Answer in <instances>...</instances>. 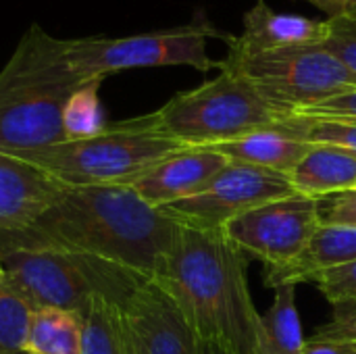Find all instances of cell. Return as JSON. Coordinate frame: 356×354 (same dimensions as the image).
Instances as JSON below:
<instances>
[{
  "label": "cell",
  "instance_id": "1",
  "mask_svg": "<svg viewBox=\"0 0 356 354\" xmlns=\"http://www.w3.org/2000/svg\"><path fill=\"white\" fill-rule=\"evenodd\" d=\"M179 223L131 186L63 188L25 227L0 232V248H60L154 280Z\"/></svg>",
  "mask_w": 356,
  "mask_h": 354
},
{
  "label": "cell",
  "instance_id": "2",
  "mask_svg": "<svg viewBox=\"0 0 356 354\" xmlns=\"http://www.w3.org/2000/svg\"><path fill=\"white\" fill-rule=\"evenodd\" d=\"M246 257L223 230L179 232L152 282L184 313L200 342L232 354H257L261 313L250 296Z\"/></svg>",
  "mask_w": 356,
  "mask_h": 354
},
{
  "label": "cell",
  "instance_id": "3",
  "mask_svg": "<svg viewBox=\"0 0 356 354\" xmlns=\"http://www.w3.org/2000/svg\"><path fill=\"white\" fill-rule=\"evenodd\" d=\"M79 83L67 40L29 25L0 71V152L25 154L65 142L63 108Z\"/></svg>",
  "mask_w": 356,
  "mask_h": 354
},
{
  "label": "cell",
  "instance_id": "4",
  "mask_svg": "<svg viewBox=\"0 0 356 354\" xmlns=\"http://www.w3.org/2000/svg\"><path fill=\"white\" fill-rule=\"evenodd\" d=\"M177 140L167 136L154 113L106 123L90 138L67 140L35 152L10 154L40 169L65 188L86 186H129L142 173L181 150Z\"/></svg>",
  "mask_w": 356,
  "mask_h": 354
},
{
  "label": "cell",
  "instance_id": "5",
  "mask_svg": "<svg viewBox=\"0 0 356 354\" xmlns=\"http://www.w3.org/2000/svg\"><path fill=\"white\" fill-rule=\"evenodd\" d=\"M2 275L35 307L83 313L102 298L119 309L144 284L115 263L60 248H0Z\"/></svg>",
  "mask_w": 356,
  "mask_h": 354
},
{
  "label": "cell",
  "instance_id": "6",
  "mask_svg": "<svg viewBox=\"0 0 356 354\" xmlns=\"http://www.w3.org/2000/svg\"><path fill=\"white\" fill-rule=\"evenodd\" d=\"M219 75L177 92L159 111V127L181 146L211 148L271 127L284 117L238 71L219 65Z\"/></svg>",
  "mask_w": 356,
  "mask_h": 354
},
{
  "label": "cell",
  "instance_id": "7",
  "mask_svg": "<svg viewBox=\"0 0 356 354\" xmlns=\"http://www.w3.org/2000/svg\"><path fill=\"white\" fill-rule=\"evenodd\" d=\"M219 65L246 77L282 117L302 113L356 90L355 75L323 44L286 46L250 54L229 52Z\"/></svg>",
  "mask_w": 356,
  "mask_h": 354
},
{
  "label": "cell",
  "instance_id": "8",
  "mask_svg": "<svg viewBox=\"0 0 356 354\" xmlns=\"http://www.w3.org/2000/svg\"><path fill=\"white\" fill-rule=\"evenodd\" d=\"M225 38L204 17L188 25L134 33L121 38L92 35L67 40V61L79 81L106 79L113 73L146 67H192L211 71L217 63L209 56V40Z\"/></svg>",
  "mask_w": 356,
  "mask_h": 354
},
{
  "label": "cell",
  "instance_id": "9",
  "mask_svg": "<svg viewBox=\"0 0 356 354\" xmlns=\"http://www.w3.org/2000/svg\"><path fill=\"white\" fill-rule=\"evenodd\" d=\"M321 227V200L290 194L261 204L223 227V234L250 259L265 263V269H280L294 263Z\"/></svg>",
  "mask_w": 356,
  "mask_h": 354
},
{
  "label": "cell",
  "instance_id": "10",
  "mask_svg": "<svg viewBox=\"0 0 356 354\" xmlns=\"http://www.w3.org/2000/svg\"><path fill=\"white\" fill-rule=\"evenodd\" d=\"M296 194L288 175L229 161L225 169L200 194L165 207L163 211L179 225L196 230H223L236 217Z\"/></svg>",
  "mask_w": 356,
  "mask_h": 354
},
{
  "label": "cell",
  "instance_id": "11",
  "mask_svg": "<svg viewBox=\"0 0 356 354\" xmlns=\"http://www.w3.org/2000/svg\"><path fill=\"white\" fill-rule=\"evenodd\" d=\"M125 354H200V340L169 294L144 282L121 307Z\"/></svg>",
  "mask_w": 356,
  "mask_h": 354
},
{
  "label": "cell",
  "instance_id": "12",
  "mask_svg": "<svg viewBox=\"0 0 356 354\" xmlns=\"http://www.w3.org/2000/svg\"><path fill=\"white\" fill-rule=\"evenodd\" d=\"M227 163L229 159L213 148L186 146L142 173L129 186L152 207L165 209L207 190Z\"/></svg>",
  "mask_w": 356,
  "mask_h": 354
},
{
  "label": "cell",
  "instance_id": "13",
  "mask_svg": "<svg viewBox=\"0 0 356 354\" xmlns=\"http://www.w3.org/2000/svg\"><path fill=\"white\" fill-rule=\"evenodd\" d=\"M242 33L232 35L229 52L250 54L263 50H275L286 46L323 44L327 23L300 15H286L273 10L265 0H259L242 17Z\"/></svg>",
  "mask_w": 356,
  "mask_h": 354
},
{
  "label": "cell",
  "instance_id": "14",
  "mask_svg": "<svg viewBox=\"0 0 356 354\" xmlns=\"http://www.w3.org/2000/svg\"><path fill=\"white\" fill-rule=\"evenodd\" d=\"M63 188L40 169L0 152V232L29 225Z\"/></svg>",
  "mask_w": 356,
  "mask_h": 354
},
{
  "label": "cell",
  "instance_id": "15",
  "mask_svg": "<svg viewBox=\"0 0 356 354\" xmlns=\"http://www.w3.org/2000/svg\"><path fill=\"white\" fill-rule=\"evenodd\" d=\"M356 261V230L340 225H321L307 250L290 265L265 269V280L271 288L277 284L313 282L319 273L350 265Z\"/></svg>",
  "mask_w": 356,
  "mask_h": 354
},
{
  "label": "cell",
  "instance_id": "16",
  "mask_svg": "<svg viewBox=\"0 0 356 354\" xmlns=\"http://www.w3.org/2000/svg\"><path fill=\"white\" fill-rule=\"evenodd\" d=\"M288 179L296 194L325 200L356 188V154L338 146L313 144Z\"/></svg>",
  "mask_w": 356,
  "mask_h": 354
},
{
  "label": "cell",
  "instance_id": "17",
  "mask_svg": "<svg viewBox=\"0 0 356 354\" xmlns=\"http://www.w3.org/2000/svg\"><path fill=\"white\" fill-rule=\"evenodd\" d=\"M311 146L313 144H307L305 140L290 134L282 123H275L271 127L252 131L248 136L211 148L225 154L229 161L288 175L298 165V161L311 150Z\"/></svg>",
  "mask_w": 356,
  "mask_h": 354
},
{
  "label": "cell",
  "instance_id": "18",
  "mask_svg": "<svg viewBox=\"0 0 356 354\" xmlns=\"http://www.w3.org/2000/svg\"><path fill=\"white\" fill-rule=\"evenodd\" d=\"M305 342L296 309V284H277L271 307L261 315L257 354H302Z\"/></svg>",
  "mask_w": 356,
  "mask_h": 354
},
{
  "label": "cell",
  "instance_id": "19",
  "mask_svg": "<svg viewBox=\"0 0 356 354\" xmlns=\"http://www.w3.org/2000/svg\"><path fill=\"white\" fill-rule=\"evenodd\" d=\"M27 354H81V317L63 309H35Z\"/></svg>",
  "mask_w": 356,
  "mask_h": 354
},
{
  "label": "cell",
  "instance_id": "20",
  "mask_svg": "<svg viewBox=\"0 0 356 354\" xmlns=\"http://www.w3.org/2000/svg\"><path fill=\"white\" fill-rule=\"evenodd\" d=\"M81 317V354H125L121 309L96 298Z\"/></svg>",
  "mask_w": 356,
  "mask_h": 354
},
{
  "label": "cell",
  "instance_id": "21",
  "mask_svg": "<svg viewBox=\"0 0 356 354\" xmlns=\"http://www.w3.org/2000/svg\"><path fill=\"white\" fill-rule=\"evenodd\" d=\"M100 86L102 79H90L79 83L69 94L63 108L65 142L90 138L106 127V117L100 102Z\"/></svg>",
  "mask_w": 356,
  "mask_h": 354
},
{
  "label": "cell",
  "instance_id": "22",
  "mask_svg": "<svg viewBox=\"0 0 356 354\" xmlns=\"http://www.w3.org/2000/svg\"><path fill=\"white\" fill-rule=\"evenodd\" d=\"M35 307L0 275V354H27Z\"/></svg>",
  "mask_w": 356,
  "mask_h": 354
},
{
  "label": "cell",
  "instance_id": "23",
  "mask_svg": "<svg viewBox=\"0 0 356 354\" xmlns=\"http://www.w3.org/2000/svg\"><path fill=\"white\" fill-rule=\"evenodd\" d=\"M290 134L305 140L307 144L338 146L356 154V123L336 119H311V117H284L280 121Z\"/></svg>",
  "mask_w": 356,
  "mask_h": 354
},
{
  "label": "cell",
  "instance_id": "24",
  "mask_svg": "<svg viewBox=\"0 0 356 354\" xmlns=\"http://www.w3.org/2000/svg\"><path fill=\"white\" fill-rule=\"evenodd\" d=\"M327 33L323 46L336 54L356 77V13H346L325 19Z\"/></svg>",
  "mask_w": 356,
  "mask_h": 354
},
{
  "label": "cell",
  "instance_id": "25",
  "mask_svg": "<svg viewBox=\"0 0 356 354\" xmlns=\"http://www.w3.org/2000/svg\"><path fill=\"white\" fill-rule=\"evenodd\" d=\"M313 282L334 309L356 307V261L350 265L327 269Z\"/></svg>",
  "mask_w": 356,
  "mask_h": 354
},
{
  "label": "cell",
  "instance_id": "26",
  "mask_svg": "<svg viewBox=\"0 0 356 354\" xmlns=\"http://www.w3.org/2000/svg\"><path fill=\"white\" fill-rule=\"evenodd\" d=\"M321 225L356 230V188L321 200Z\"/></svg>",
  "mask_w": 356,
  "mask_h": 354
},
{
  "label": "cell",
  "instance_id": "27",
  "mask_svg": "<svg viewBox=\"0 0 356 354\" xmlns=\"http://www.w3.org/2000/svg\"><path fill=\"white\" fill-rule=\"evenodd\" d=\"M296 117H311V119H336V121H353L356 123V90L330 98L313 108L296 113Z\"/></svg>",
  "mask_w": 356,
  "mask_h": 354
},
{
  "label": "cell",
  "instance_id": "28",
  "mask_svg": "<svg viewBox=\"0 0 356 354\" xmlns=\"http://www.w3.org/2000/svg\"><path fill=\"white\" fill-rule=\"evenodd\" d=\"M356 344L348 338L338 336L327 325H323L315 336L307 338L302 354H355Z\"/></svg>",
  "mask_w": 356,
  "mask_h": 354
},
{
  "label": "cell",
  "instance_id": "29",
  "mask_svg": "<svg viewBox=\"0 0 356 354\" xmlns=\"http://www.w3.org/2000/svg\"><path fill=\"white\" fill-rule=\"evenodd\" d=\"M332 332H336L342 338H348L356 344V307H342L336 309L334 319L327 323Z\"/></svg>",
  "mask_w": 356,
  "mask_h": 354
},
{
  "label": "cell",
  "instance_id": "30",
  "mask_svg": "<svg viewBox=\"0 0 356 354\" xmlns=\"http://www.w3.org/2000/svg\"><path fill=\"white\" fill-rule=\"evenodd\" d=\"M305 2L323 10L327 15V19L346 15V13H356V0H305Z\"/></svg>",
  "mask_w": 356,
  "mask_h": 354
},
{
  "label": "cell",
  "instance_id": "31",
  "mask_svg": "<svg viewBox=\"0 0 356 354\" xmlns=\"http://www.w3.org/2000/svg\"><path fill=\"white\" fill-rule=\"evenodd\" d=\"M200 354H232L229 351H225L221 344L215 342H200Z\"/></svg>",
  "mask_w": 356,
  "mask_h": 354
},
{
  "label": "cell",
  "instance_id": "32",
  "mask_svg": "<svg viewBox=\"0 0 356 354\" xmlns=\"http://www.w3.org/2000/svg\"><path fill=\"white\" fill-rule=\"evenodd\" d=\"M0 275H2V267H0Z\"/></svg>",
  "mask_w": 356,
  "mask_h": 354
},
{
  "label": "cell",
  "instance_id": "33",
  "mask_svg": "<svg viewBox=\"0 0 356 354\" xmlns=\"http://www.w3.org/2000/svg\"><path fill=\"white\" fill-rule=\"evenodd\" d=\"M355 354H356V351H355Z\"/></svg>",
  "mask_w": 356,
  "mask_h": 354
}]
</instances>
